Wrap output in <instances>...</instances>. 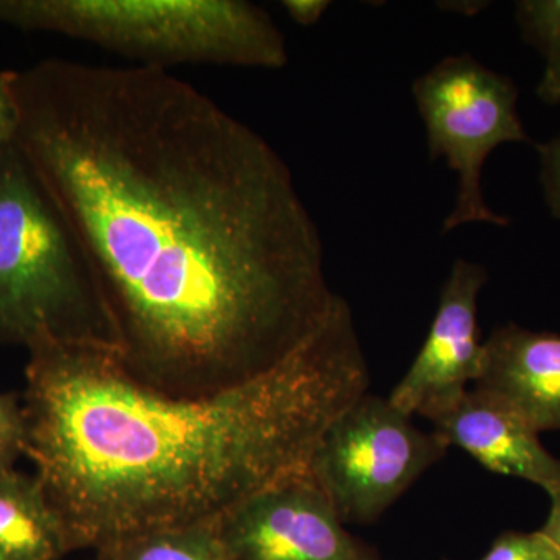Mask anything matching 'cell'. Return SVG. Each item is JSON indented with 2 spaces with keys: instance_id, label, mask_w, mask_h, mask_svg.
Here are the masks:
<instances>
[{
  "instance_id": "cell-1",
  "label": "cell",
  "mask_w": 560,
  "mask_h": 560,
  "mask_svg": "<svg viewBox=\"0 0 560 560\" xmlns=\"http://www.w3.org/2000/svg\"><path fill=\"white\" fill-rule=\"evenodd\" d=\"M16 143L90 261L114 359L178 399L253 381L318 329V226L259 132L171 70H10Z\"/></svg>"
},
{
  "instance_id": "cell-2",
  "label": "cell",
  "mask_w": 560,
  "mask_h": 560,
  "mask_svg": "<svg viewBox=\"0 0 560 560\" xmlns=\"http://www.w3.org/2000/svg\"><path fill=\"white\" fill-rule=\"evenodd\" d=\"M370 381L340 294L285 360L205 397L142 388L108 349L40 345L25 366V456L73 551H97L151 530L217 523L307 470L320 438Z\"/></svg>"
},
{
  "instance_id": "cell-3",
  "label": "cell",
  "mask_w": 560,
  "mask_h": 560,
  "mask_svg": "<svg viewBox=\"0 0 560 560\" xmlns=\"http://www.w3.org/2000/svg\"><path fill=\"white\" fill-rule=\"evenodd\" d=\"M94 346L114 334L90 261L16 140L0 153V346Z\"/></svg>"
},
{
  "instance_id": "cell-4",
  "label": "cell",
  "mask_w": 560,
  "mask_h": 560,
  "mask_svg": "<svg viewBox=\"0 0 560 560\" xmlns=\"http://www.w3.org/2000/svg\"><path fill=\"white\" fill-rule=\"evenodd\" d=\"M0 24L84 40L143 68L289 62L276 22L245 0H0Z\"/></svg>"
},
{
  "instance_id": "cell-5",
  "label": "cell",
  "mask_w": 560,
  "mask_h": 560,
  "mask_svg": "<svg viewBox=\"0 0 560 560\" xmlns=\"http://www.w3.org/2000/svg\"><path fill=\"white\" fill-rule=\"evenodd\" d=\"M412 97L425 125L430 156L445 160L458 179L455 205L442 232L467 224L508 226L510 219L486 202L481 180L497 147L528 142L514 81L471 55H451L415 81Z\"/></svg>"
},
{
  "instance_id": "cell-6",
  "label": "cell",
  "mask_w": 560,
  "mask_h": 560,
  "mask_svg": "<svg viewBox=\"0 0 560 560\" xmlns=\"http://www.w3.org/2000/svg\"><path fill=\"white\" fill-rule=\"evenodd\" d=\"M447 451L434 431L366 393L331 422L307 470L345 525H370Z\"/></svg>"
},
{
  "instance_id": "cell-7",
  "label": "cell",
  "mask_w": 560,
  "mask_h": 560,
  "mask_svg": "<svg viewBox=\"0 0 560 560\" xmlns=\"http://www.w3.org/2000/svg\"><path fill=\"white\" fill-rule=\"evenodd\" d=\"M215 528L231 560H382L346 530L308 470L249 497Z\"/></svg>"
},
{
  "instance_id": "cell-8",
  "label": "cell",
  "mask_w": 560,
  "mask_h": 560,
  "mask_svg": "<svg viewBox=\"0 0 560 560\" xmlns=\"http://www.w3.org/2000/svg\"><path fill=\"white\" fill-rule=\"evenodd\" d=\"M486 283L488 271L477 261L459 257L452 265L429 335L388 397L405 415L436 418L477 383L485 359L478 298Z\"/></svg>"
},
{
  "instance_id": "cell-9",
  "label": "cell",
  "mask_w": 560,
  "mask_h": 560,
  "mask_svg": "<svg viewBox=\"0 0 560 560\" xmlns=\"http://www.w3.org/2000/svg\"><path fill=\"white\" fill-rule=\"evenodd\" d=\"M430 422L448 447L463 448L485 469L533 482L548 495L560 488V459L541 445L539 433L503 401L469 389Z\"/></svg>"
},
{
  "instance_id": "cell-10",
  "label": "cell",
  "mask_w": 560,
  "mask_h": 560,
  "mask_svg": "<svg viewBox=\"0 0 560 560\" xmlns=\"http://www.w3.org/2000/svg\"><path fill=\"white\" fill-rule=\"evenodd\" d=\"M475 389L503 401L537 433L560 431V335L514 323L497 327Z\"/></svg>"
},
{
  "instance_id": "cell-11",
  "label": "cell",
  "mask_w": 560,
  "mask_h": 560,
  "mask_svg": "<svg viewBox=\"0 0 560 560\" xmlns=\"http://www.w3.org/2000/svg\"><path fill=\"white\" fill-rule=\"evenodd\" d=\"M72 551L38 475L0 470V560H60Z\"/></svg>"
},
{
  "instance_id": "cell-12",
  "label": "cell",
  "mask_w": 560,
  "mask_h": 560,
  "mask_svg": "<svg viewBox=\"0 0 560 560\" xmlns=\"http://www.w3.org/2000/svg\"><path fill=\"white\" fill-rule=\"evenodd\" d=\"M102 560H231L215 523L151 530L95 551Z\"/></svg>"
},
{
  "instance_id": "cell-13",
  "label": "cell",
  "mask_w": 560,
  "mask_h": 560,
  "mask_svg": "<svg viewBox=\"0 0 560 560\" xmlns=\"http://www.w3.org/2000/svg\"><path fill=\"white\" fill-rule=\"evenodd\" d=\"M515 18L523 39L551 61L560 55V0H521Z\"/></svg>"
},
{
  "instance_id": "cell-14",
  "label": "cell",
  "mask_w": 560,
  "mask_h": 560,
  "mask_svg": "<svg viewBox=\"0 0 560 560\" xmlns=\"http://www.w3.org/2000/svg\"><path fill=\"white\" fill-rule=\"evenodd\" d=\"M28 431L24 405L13 393H0V470L13 469L27 453Z\"/></svg>"
},
{
  "instance_id": "cell-15",
  "label": "cell",
  "mask_w": 560,
  "mask_h": 560,
  "mask_svg": "<svg viewBox=\"0 0 560 560\" xmlns=\"http://www.w3.org/2000/svg\"><path fill=\"white\" fill-rule=\"evenodd\" d=\"M481 560H560L558 547L541 530L500 534Z\"/></svg>"
},
{
  "instance_id": "cell-16",
  "label": "cell",
  "mask_w": 560,
  "mask_h": 560,
  "mask_svg": "<svg viewBox=\"0 0 560 560\" xmlns=\"http://www.w3.org/2000/svg\"><path fill=\"white\" fill-rule=\"evenodd\" d=\"M540 161V183L545 201L555 219L560 220V132L537 145Z\"/></svg>"
},
{
  "instance_id": "cell-17",
  "label": "cell",
  "mask_w": 560,
  "mask_h": 560,
  "mask_svg": "<svg viewBox=\"0 0 560 560\" xmlns=\"http://www.w3.org/2000/svg\"><path fill=\"white\" fill-rule=\"evenodd\" d=\"M18 117L16 101L11 88V72H0V153L16 139Z\"/></svg>"
},
{
  "instance_id": "cell-18",
  "label": "cell",
  "mask_w": 560,
  "mask_h": 560,
  "mask_svg": "<svg viewBox=\"0 0 560 560\" xmlns=\"http://www.w3.org/2000/svg\"><path fill=\"white\" fill-rule=\"evenodd\" d=\"M330 0H283L282 7L294 24L312 27L323 20L330 9Z\"/></svg>"
},
{
  "instance_id": "cell-19",
  "label": "cell",
  "mask_w": 560,
  "mask_h": 560,
  "mask_svg": "<svg viewBox=\"0 0 560 560\" xmlns=\"http://www.w3.org/2000/svg\"><path fill=\"white\" fill-rule=\"evenodd\" d=\"M537 95L541 102L548 105H559L560 103V55L555 60L548 61L545 66L544 75H541Z\"/></svg>"
},
{
  "instance_id": "cell-20",
  "label": "cell",
  "mask_w": 560,
  "mask_h": 560,
  "mask_svg": "<svg viewBox=\"0 0 560 560\" xmlns=\"http://www.w3.org/2000/svg\"><path fill=\"white\" fill-rule=\"evenodd\" d=\"M550 500V514H548L547 522H545L540 530L560 551V488L551 493Z\"/></svg>"
},
{
  "instance_id": "cell-21",
  "label": "cell",
  "mask_w": 560,
  "mask_h": 560,
  "mask_svg": "<svg viewBox=\"0 0 560 560\" xmlns=\"http://www.w3.org/2000/svg\"><path fill=\"white\" fill-rule=\"evenodd\" d=\"M488 2H477V0H470V2H440L438 7L447 11H456V13L477 14L478 11L485 10L488 7Z\"/></svg>"
},
{
  "instance_id": "cell-22",
  "label": "cell",
  "mask_w": 560,
  "mask_h": 560,
  "mask_svg": "<svg viewBox=\"0 0 560 560\" xmlns=\"http://www.w3.org/2000/svg\"><path fill=\"white\" fill-rule=\"evenodd\" d=\"M94 560H102V559L95 558Z\"/></svg>"
}]
</instances>
